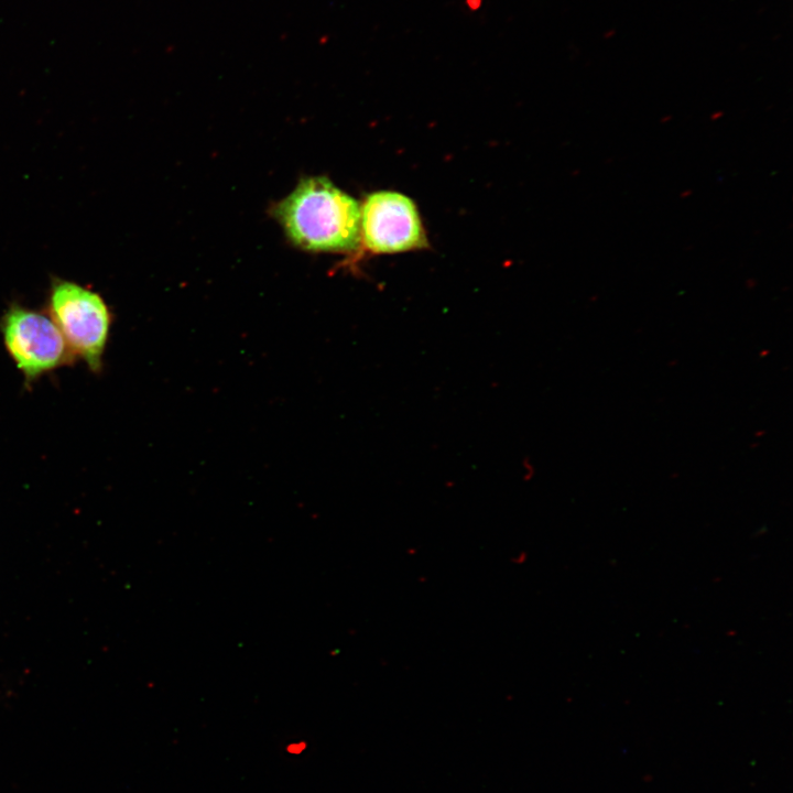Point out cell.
Masks as SVG:
<instances>
[{
  "label": "cell",
  "instance_id": "cell-1",
  "mask_svg": "<svg viewBox=\"0 0 793 793\" xmlns=\"http://www.w3.org/2000/svg\"><path fill=\"white\" fill-rule=\"evenodd\" d=\"M291 241L308 251L349 252L360 243V207L326 177L303 180L275 208Z\"/></svg>",
  "mask_w": 793,
  "mask_h": 793
},
{
  "label": "cell",
  "instance_id": "cell-4",
  "mask_svg": "<svg viewBox=\"0 0 793 793\" xmlns=\"http://www.w3.org/2000/svg\"><path fill=\"white\" fill-rule=\"evenodd\" d=\"M360 215V242L371 253H397L427 247L417 208L401 193L380 191L368 195Z\"/></svg>",
  "mask_w": 793,
  "mask_h": 793
},
{
  "label": "cell",
  "instance_id": "cell-3",
  "mask_svg": "<svg viewBox=\"0 0 793 793\" xmlns=\"http://www.w3.org/2000/svg\"><path fill=\"white\" fill-rule=\"evenodd\" d=\"M0 328L7 350L26 381L73 357L56 324L43 313L13 304L2 316Z\"/></svg>",
  "mask_w": 793,
  "mask_h": 793
},
{
  "label": "cell",
  "instance_id": "cell-5",
  "mask_svg": "<svg viewBox=\"0 0 793 793\" xmlns=\"http://www.w3.org/2000/svg\"><path fill=\"white\" fill-rule=\"evenodd\" d=\"M305 748H306V743L303 741H300V742L290 743L287 746L286 750L289 753L298 754V753H302Z\"/></svg>",
  "mask_w": 793,
  "mask_h": 793
},
{
  "label": "cell",
  "instance_id": "cell-2",
  "mask_svg": "<svg viewBox=\"0 0 793 793\" xmlns=\"http://www.w3.org/2000/svg\"><path fill=\"white\" fill-rule=\"evenodd\" d=\"M48 308L72 355L78 356L90 370L99 371L111 325L104 298L75 282L55 279Z\"/></svg>",
  "mask_w": 793,
  "mask_h": 793
}]
</instances>
